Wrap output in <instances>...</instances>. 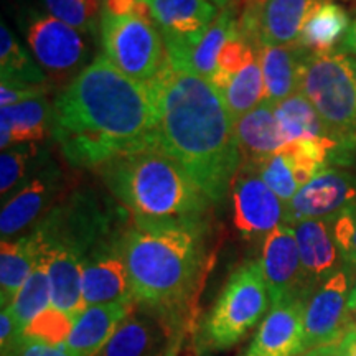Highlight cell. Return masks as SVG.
I'll return each instance as SVG.
<instances>
[{"label":"cell","instance_id":"obj_4","mask_svg":"<svg viewBox=\"0 0 356 356\" xmlns=\"http://www.w3.org/2000/svg\"><path fill=\"white\" fill-rule=\"evenodd\" d=\"M111 193L134 221H204L210 198L172 157L159 149L122 155L99 167Z\"/></svg>","mask_w":356,"mask_h":356},{"label":"cell","instance_id":"obj_34","mask_svg":"<svg viewBox=\"0 0 356 356\" xmlns=\"http://www.w3.org/2000/svg\"><path fill=\"white\" fill-rule=\"evenodd\" d=\"M38 149L35 144L13 145L2 150L0 155V193L2 197L12 193L13 188L26 184L25 178L35 165Z\"/></svg>","mask_w":356,"mask_h":356},{"label":"cell","instance_id":"obj_48","mask_svg":"<svg viewBox=\"0 0 356 356\" xmlns=\"http://www.w3.org/2000/svg\"><path fill=\"white\" fill-rule=\"evenodd\" d=\"M353 315H355V320H356V312H353Z\"/></svg>","mask_w":356,"mask_h":356},{"label":"cell","instance_id":"obj_49","mask_svg":"<svg viewBox=\"0 0 356 356\" xmlns=\"http://www.w3.org/2000/svg\"><path fill=\"white\" fill-rule=\"evenodd\" d=\"M233 2H234V3H236V0H233Z\"/></svg>","mask_w":356,"mask_h":356},{"label":"cell","instance_id":"obj_27","mask_svg":"<svg viewBox=\"0 0 356 356\" xmlns=\"http://www.w3.org/2000/svg\"><path fill=\"white\" fill-rule=\"evenodd\" d=\"M38 262V251L32 236L6 239L0 246V302L2 309L13 304L17 293Z\"/></svg>","mask_w":356,"mask_h":356},{"label":"cell","instance_id":"obj_18","mask_svg":"<svg viewBox=\"0 0 356 356\" xmlns=\"http://www.w3.org/2000/svg\"><path fill=\"white\" fill-rule=\"evenodd\" d=\"M234 136L241 155L239 167H248L252 170H257L280 147L287 144L275 115V104L266 99L256 109L234 122Z\"/></svg>","mask_w":356,"mask_h":356},{"label":"cell","instance_id":"obj_45","mask_svg":"<svg viewBox=\"0 0 356 356\" xmlns=\"http://www.w3.org/2000/svg\"><path fill=\"white\" fill-rule=\"evenodd\" d=\"M208 2H211L213 6H216L218 8H226V7H229V6H234V2L233 0H208Z\"/></svg>","mask_w":356,"mask_h":356},{"label":"cell","instance_id":"obj_13","mask_svg":"<svg viewBox=\"0 0 356 356\" xmlns=\"http://www.w3.org/2000/svg\"><path fill=\"white\" fill-rule=\"evenodd\" d=\"M259 262L270 307L286 300L307 299L310 296L312 291L302 270L293 226L280 225L266 236Z\"/></svg>","mask_w":356,"mask_h":356},{"label":"cell","instance_id":"obj_19","mask_svg":"<svg viewBox=\"0 0 356 356\" xmlns=\"http://www.w3.org/2000/svg\"><path fill=\"white\" fill-rule=\"evenodd\" d=\"M302 270L310 291L338 273L343 259L333 236V220H305L293 225Z\"/></svg>","mask_w":356,"mask_h":356},{"label":"cell","instance_id":"obj_43","mask_svg":"<svg viewBox=\"0 0 356 356\" xmlns=\"http://www.w3.org/2000/svg\"><path fill=\"white\" fill-rule=\"evenodd\" d=\"M338 51L345 53V55L356 56V13L353 15V19H351L348 33H346L343 43L340 44Z\"/></svg>","mask_w":356,"mask_h":356},{"label":"cell","instance_id":"obj_22","mask_svg":"<svg viewBox=\"0 0 356 356\" xmlns=\"http://www.w3.org/2000/svg\"><path fill=\"white\" fill-rule=\"evenodd\" d=\"M167 325L154 314L134 309L111 337L99 356H155L165 350Z\"/></svg>","mask_w":356,"mask_h":356},{"label":"cell","instance_id":"obj_24","mask_svg":"<svg viewBox=\"0 0 356 356\" xmlns=\"http://www.w3.org/2000/svg\"><path fill=\"white\" fill-rule=\"evenodd\" d=\"M53 106L44 97L0 109L2 150L20 144H37L51 131Z\"/></svg>","mask_w":356,"mask_h":356},{"label":"cell","instance_id":"obj_35","mask_svg":"<svg viewBox=\"0 0 356 356\" xmlns=\"http://www.w3.org/2000/svg\"><path fill=\"white\" fill-rule=\"evenodd\" d=\"M74 320L63 310L50 305L26 325L24 335L29 340L50 346H63L73 330Z\"/></svg>","mask_w":356,"mask_h":356},{"label":"cell","instance_id":"obj_46","mask_svg":"<svg viewBox=\"0 0 356 356\" xmlns=\"http://www.w3.org/2000/svg\"><path fill=\"white\" fill-rule=\"evenodd\" d=\"M346 61H348V66L353 71L355 74V79H356V56H351V55H346Z\"/></svg>","mask_w":356,"mask_h":356},{"label":"cell","instance_id":"obj_36","mask_svg":"<svg viewBox=\"0 0 356 356\" xmlns=\"http://www.w3.org/2000/svg\"><path fill=\"white\" fill-rule=\"evenodd\" d=\"M333 236L343 261L356 269V202L333 218Z\"/></svg>","mask_w":356,"mask_h":356},{"label":"cell","instance_id":"obj_17","mask_svg":"<svg viewBox=\"0 0 356 356\" xmlns=\"http://www.w3.org/2000/svg\"><path fill=\"white\" fill-rule=\"evenodd\" d=\"M307 299L273 305L243 356H299L304 353Z\"/></svg>","mask_w":356,"mask_h":356},{"label":"cell","instance_id":"obj_2","mask_svg":"<svg viewBox=\"0 0 356 356\" xmlns=\"http://www.w3.org/2000/svg\"><path fill=\"white\" fill-rule=\"evenodd\" d=\"M149 86L159 109L157 149L175 160L211 203H221L241 155L220 92L208 79L168 61Z\"/></svg>","mask_w":356,"mask_h":356},{"label":"cell","instance_id":"obj_28","mask_svg":"<svg viewBox=\"0 0 356 356\" xmlns=\"http://www.w3.org/2000/svg\"><path fill=\"white\" fill-rule=\"evenodd\" d=\"M350 25L351 19L346 8L333 0H325L307 22L299 44L318 55L332 53L343 43Z\"/></svg>","mask_w":356,"mask_h":356},{"label":"cell","instance_id":"obj_29","mask_svg":"<svg viewBox=\"0 0 356 356\" xmlns=\"http://www.w3.org/2000/svg\"><path fill=\"white\" fill-rule=\"evenodd\" d=\"M280 127L287 142L305 139H333L312 102L297 92L275 104Z\"/></svg>","mask_w":356,"mask_h":356},{"label":"cell","instance_id":"obj_37","mask_svg":"<svg viewBox=\"0 0 356 356\" xmlns=\"http://www.w3.org/2000/svg\"><path fill=\"white\" fill-rule=\"evenodd\" d=\"M259 55V51H256L251 44H248L239 35H236L220 51L218 70L225 71L228 74H238L239 71H243L249 63H252Z\"/></svg>","mask_w":356,"mask_h":356},{"label":"cell","instance_id":"obj_41","mask_svg":"<svg viewBox=\"0 0 356 356\" xmlns=\"http://www.w3.org/2000/svg\"><path fill=\"white\" fill-rule=\"evenodd\" d=\"M13 356H70L63 350V346H50L44 343H38V341L29 340L24 335V340L19 346V350L15 351Z\"/></svg>","mask_w":356,"mask_h":356},{"label":"cell","instance_id":"obj_15","mask_svg":"<svg viewBox=\"0 0 356 356\" xmlns=\"http://www.w3.org/2000/svg\"><path fill=\"white\" fill-rule=\"evenodd\" d=\"M356 202V173L328 165L286 204V225L305 220H333Z\"/></svg>","mask_w":356,"mask_h":356},{"label":"cell","instance_id":"obj_23","mask_svg":"<svg viewBox=\"0 0 356 356\" xmlns=\"http://www.w3.org/2000/svg\"><path fill=\"white\" fill-rule=\"evenodd\" d=\"M38 257L44 262L51 287V305L76 320L86 309L83 299L81 257L66 251H42Z\"/></svg>","mask_w":356,"mask_h":356},{"label":"cell","instance_id":"obj_31","mask_svg":"<svg viewBox=\"0 0 356 356\" xmlns=\"http://www.w3.org/2000/svg\"><path fill=\"white\" fill-rule=\"evenodd\" d=\"M50 305V279H48L47 266H44V262L38 257V262L37 266L33 267L32 274L29 275V279L25 280V284L22 286L19 293H17L13 304L10 307H7V309L10 310L12 317L15 318L17 325L25 332L26 325Z\"/></svg>","mask_w":356,"mask_h":356},{"label":"cell","instance_id":"obj_6","mask_svg":"<svg viewBox=\"0 0 356 356\" xmlns=\"http://www.w3.org/2000/svg\"><path fill=\"white\" fill-rule=\"evenodd\" d=\"M269 305L261 262L249 261L239 266L226 280L200 327L197 337L200 353L210 355L238 345L264 317Z\"/></svg>","mask_w":356,"mask_h":356},{"label":"cell","instance_id":"obj_5","mask_svg":"<svg viewBox=\"0 0 356 356\" xmlns=\"http://www.w3.org/2000/svg\"><path fill=\"white\" fill-rule=\"evenodd\" d=\"M299 92L312 102L338 144L332 163H350L356 157V79L345 53H310Z\"/></svg>","mask_w":356,"mask_h":356},{"label":"cell","instance_id":"obj_30","mask_svg":"<svg viewBox=\"0 0 356 356\" xmlns=\"http://www.w3.org/2000/svg\"><path fill=\"white\" fill-rule=\"evenodd\" d=\"M220 96L222 97L226 109L233 121L236 122L243 115L256 109L266 99V84L262 74L261 55L252 63H249L238 74H233L229 83L221 89Z\"/></svg>","mask_w":356,"mask_h":356},{"label":"cell","instance_id":"obj_33","mask_svg":"<svg viewBox=\"0 0 356 356\" xmlns=\"http://www.w3.org/2000/svg\"><path fill=\"white\" fill-rule=\"evenodd\" d=\"M48 13L84 35H95L101 24L102 0H42Z\"/></svg>","mask_w":356,"mask_h":356},{"label":"cell","instance_id":"obj_39","mask_svg":"<svg viewBox=\"0 0 356 356\" xmlns=\"http://www.w3.org/2000/svg\"><path fill=\"white\" fill-rule=\"evenodd\" d=\"M24 340V330L17 325L10 310L2 309L0 314V350L2 356H13Z\"/></svg>","mask_w":356,"mask_h":356},{"label":"cell","instance_id":"obj_11","mask_svg":"<svg viewBox=\"0 0 356 356\" xmlns=\"http://www.w3.org/2000/svg\"><path fill=\"white\" fill-rule=\"evenodd\" d=\"M162 35L172 66L184 65L220 13L208 0H144Z\"/></svg>","mask_w":356,"mask_h":356},{"label":"cell","instance_id":"obj_10","mask_svg":"<svg viewBox=\"0 0 356 356\" xmlns=\"http://www.w3.org/2000/svg\"><path fill=\"white\" fill-rule=\"evenodd\" d=\"M26 40L35 60L56 81L68 83L86 68L91 47L84 33L50 13H35L30 19Z\"/></svg>","mask_w":356,"mask_h":356},{"label":"cell","instance_id":"obj_42","mask_svg":"<svg viewBox=\"0 0 356 356\" xmlns=\"http://www.w3.org/2000/svg\"><path fill=\"white\" fill-rule=\"evenodd\" d=\"M338 356H356V327H350L343 340L337 346Z\"/></svg>","mask_w":356,"mask_h":356},{"label":"cell","instance_id":"obj_3","mask_svg":"<svg viewBox=\"0 0 356 356\" xmlns=\"http://www.w3.org/2000/svg\"><path fill=\"white\" fill-rule=\"evenodd\" d=\"M207 221H134L122 249L132 299L167 325L188 309L207 267Z\"/></svg>","mask_w":356,"mask_h":356},{"label":"cell","instance_id":"obj_44","mask_svg":"<svg viewBox=\"0 0 356 356\" xmlns=\"http://www.w3.org/2000/svg\"><path fill=\"white\" fill-rule=\"evenodd\" d=\"M348 309H350L351 314H353V312H356V284L353 286V289H351L350 300H348Z\"/></svg>","mask_w":356,"mask_h":356},{"label":"cell","instance_id":"obj_9","mask_svg":"<svg viewBox=\"0 0 356 356\" xmlns=\"http://www.w3.org/2000/svg\"><path fill=\"white\" fill-rule=\"evenodd\" d=\"M351 289L348 273L340 269L310 292L304 310V351L337 353L338 343L350 330Z\"/></svg>","mask_w":356,"mask_h":356},{"label":"cell","instance_id":"obj_16","mask_svg":"<svg viewBox=\"0 0 356 356\" xmlns=\"http://www.w3.org/2000/svg\"><path fill=\"white\" fill-rule=\"evenodd\" d=\"M61 181L63 180H61L60 167L55 163H44L3 203L0 213L2 241L24 231L47 211V208L60 193Z\"/></svg>","mask_w":356,"mask_h":356},{"label":"cell","instance_id":"obj_12","mask_svg":"<svg viewBox=\"0 0 356 356\" xmlns=\"http://www.w3.org/2000/svg\"><path fill=\"white\" fill-rule=\"evenodd\" d=\"M234 226L246 239L266 238L286 225V203L267 186L257 170L239 167L231 185Z\"/></svg>","mask_w":356,"mask_h":356},{"label":"cell","instance_id":"obj_25","mask_svg":"<svg viewBox=\"0 0 356 356\" xmlns=\"http://www.w3.org/2000/svg\"><path fill=\"white\" fill-rule=\"evenodd\" d=\"M310 53L300 44L262 48L261 66L266 84V101L277 104L299 92L302 68Z\"/></svg>","mask_w":356,"mask_h":356},{"label":"cell","instance_id":"obj_14","mask_svg":"<svg viewBox=\"0 0 356 356\" xmlns=\"http://www.w3.org/2000/svg\"><path fill=\"white\" fill-rule=\"evenodd\" d=\"M122 234L124 231L97 244L84 259L83 299L86 307L124 302L136 304L122 249Z\"/></svg>","mask_w":356,"mask_h":356},{"label":"cell","instance_id":"obj_7","mask_svg":"<svg viewBox=\"0 0 356 356\" xmlns=\"http://www.w3.org/2000/svg\"><path fill=\"white\" fill-rule=\"evenodd\" d=\"M118 233L113 204L86 188L51 208L30 236L38 252L66 251L84 261L97 244Z\"/></svg>","mask_w":356,"mask_h":356},{"label":"cell","instance_id":"obj_1","mask_svg":"<svg viewBox=\"0 0 356 356\" xmlns=\"http://www.w3.org/2000/svg\"><path fill=\"white\" fill-rule=\"evenodd\" d=\"M51 136L74 168H99L122 155L157 149L152 89L99 55L56 96Z\"/></svg>","mask_w":356,"mask_h":356},{"label":"cell","instance_id":"obj_32","mask_svg":"<svg viewBox=\"0 0 356 356\" xmlns=\"http://www.w3.org/2000/svg\"><path fill=\"white\" fill-rule=\"evenodd\" d=\"M0 78H13L37 86L50 84L42 66L30 58L29 51L17 42L6 24L0 25Z\"/></svg>","mask_w":356,"mask_h":356},{"label":"cell","instance_id":"obj_8","mask_svg":"<svg viewBox=\"0 0 356 356\" xmlns=\"http://www.w3.org/2000/svg\"><path fill=\"white\" fill-rule=\"evenodd\" d=\"M99 32L102 55L129 78L149 84L165 68V43L152 20L102 12Z\"/></svg>","mask_w":356,"mask_h":356},{"label":"cell","instance_id":"obj_38","mask_svg":"<svg viewBox=\"0 0 356 356\" xmlns=\"http://www.w3.org/2000/svg\"><path fill=\"white\" fill-rule=\"evenodd\" d=\"M50 91V84L47 86H37L25 81H19L13 78H0V104L2 108L22 104V102L40 99Z\"/></svg>","mask_w":356,"mask_h":356},{"label":"cell","instance_id":"obj_26","mask_svg":"<svg viewBox=\"0 0 356 356\" xmlns=\"http://www.w3.org/2000/svg\"><path fill=\"white\" fill-rule=\"evenodd\" d=\"M238 35V10L236 6L221 8L215 22L200 40V43L186 56L178 70H186L208 81L218 71V56L226 43ZM175 68V66H173Z\"/></svg>","mask_w":356,"mask_h":356},{"label":"cell","instance_id":"obj_21","mask_svg":"<svg viewBox=\"0 0 356 356\" xmlns=\"http://www.w3.org/2000/svg\"><path fill=\"white\" fill-rule=\"evenodd\" d=\"M325 0H264L259 12V40L264 47L299 44L307 22Z\"/></svg>","mask_w":356,"mask_h":356},{"label":"cell","instance_id":"obj_47","mask_svg":"<svg viewBox=\"0 0 356 356\" xmlns=\"http://www.w3.org/2000/svg\"><path fill=\"white\" fill-rule=\"evenodd\" d=\"M155 356H170V353H168L167 348H165V350H162V351H160V353H157Z\"/></svg>","mask_w":356,"mask_h":356},{"label":"cell","instance_id":"obj_40","mask_svg":"<svg viewBox=\"0 0 356 356\" xmlns=\"http://www.w3.org/2000/svg\"><path fill=\"white\" fill-rule=\"evenodd\" d=\"M102 12L118 17L137 15L142 19L152 20L149 7L145 6L144 0H102Z\"/></svg>","mask_w":356,"mask_h":356},{"label":"cell","instance_id":"obj_20","mask_svg":"<svg viewBox=\"0 0 356 356\" xmlns=\"http://www.w3.org/2000/svg\"><path fill=\"white\" fill-rule=\"evenodd\" d=\"M136 304L89 305L74 320L73 330L63 345L70 356H99L122 320L136 309Z\"/></svg>","mask_w":356,"mask_h":356}]
</instances>
